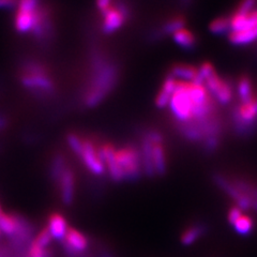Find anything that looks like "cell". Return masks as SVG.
Returning <instances> with one entry per match:
<instances>
[{"label": "cell", "mask_w": 257, "mask_h": 257, "mask_svg": "<svg viewBox=\"0 0 257 257\" xmlns=\"http://www.w3.org/2000/svg\"><path fill=\"white\" fill-rule=\"evenodd\" d=\"M242 214H243V210H242V209L239 208L237 205H235V206H232V207L229 208L228 213H227V220H228V222H229L231 225H234L235 222H236Z\"/></svg>", "instance_id": "cell-30"}, {"label": "cell", "mask_w": 257, "mask_h": 257, "mask_svg": "<svg viewBox=\"0 0 257 257\" xmlns=\"http://www.w3.org/2000/svg\"><path fill=\"white\" fill-rule=\"evenodd\" d=\"M205 230L206 228L203 225H193V226H190L182 232V235L180 237L182 244L190 245L193 242H195V241L204 234Z\"/></svg>", "instance_id": "cell-21"}, {"label": "cell", "mask_w": 257, "mask_h": 257, "mask_svg": "<svg viewBox=\"0 0 257 257\" xmlns=\"http://www.w3.org/2000/svg\"><path fill=\"white\" fill-rule=\"evenodd\" d=\"M58 184L60 187L62 202L66 205H71L72 202H73L75 192V175L71 168L67 167V170L62 174Z\"/></svg>", "instance_id": "cell-10"}, {"label": "cell", "mask_w": 257, "mask_h": 257, "mask_svg": "<svg viewBox=\"0 0 257 257\" xmlns=\"http://www.w3.org/2000/svg\"><path fill=\"white\" fill-rule=\"evenodd\" d=\"M170 106L174 119L178 123L193 121L194 114V102L189 92L188 82H177L176 89L170 102Z\"/></svg>", "instance_id": "cell-3"}, {"label": "cell", "mask_w": 257, "mask_h": 257, "mask_svg": "<svg viewBox=\"0 0 257 257\" xmlns=\"http://www.w3.org/2000/svg\"><path fill=\"white\" fill-rule=\"evenodd\" d=\"M234 226L235 230L238 232L239 235L246 236L250 234V232L254 228V221L251 218L250 215L247 214H242L240 218L235 222V224L232 225Z\"/></svg>", "instance_id": "cell-24"}, {"label": "cell", "mask_w": 257, "mask_h": 257, "mask_svg": "<svg viewBox=\"0 0 257 257\" xmlns=\"http://www.w3.org/2000/svg\"><path fill=\"white\" fill-rule=\"evenodd\" d=\"M102 31L110 35L121 28L130 18V10L125 4L117 3L102 12Z\"/></svg>", "instance_id": "cell-6"}, {"label": "cell", "mask_w": 257, "mask_h": 257, "mask_svg": "<svg viewBox=\"0 0 257 257\" xmlns=\"http://www.w3.org/2000/svg\"><path fill=\"white\" fill-rule=\"evenodd\" d=\"M176 86H177L176 78H174L171 74L167 77H165L163 85L161 86V89L159 90L156 98V105L159 108H163L170 104L174 91L176 89Z\"/></svg>", "instance_id": "cell-13"}, {"label": "cell", "mask_w": 257, "mask_h": 257, "mask_svg": "<svg viewBox=\"0 0 257 257\" xmlns=\"http://www.w3.org/2000/svg\"><path fill=\"white\" fill-rule=\"evenodd\" d=\"M111 0H96V7L101 12H104L110 7Z\"/></svg>", "instance_id": "cell-32"}, {"label": "cell", "mask_w": 257, "mask_h": 257, "mask_svg": "<svg viewBox=\"0 0 257 257\" xmlns=\"http://www.w3.org/2000/svg\"><path fill=\"white\" fill-rule=\"evenodd\" d=\"M29 257H48V253L44 247L40 246L36 241H34L30 245Z\"/></svg>", "instance_id": "cell-29"}, {"label": "cell", "mask_w": 257, "mask_h": 257, "mask_svg": "<svg viewBox=\"0 0 257 257\" xmlns=\"http://www.w3.org/2000/svg\"><path fill=\"white\" fill-rule=\"evenodd\" d=\"M252 208H253V209H255V210L257 211V202H254V203H253V206H252Z\"/></svg>", "instance_id": "cell-33"}, {"label": "cell", "mask_w": 257, "mask_h": 257, "mask_svg": "<svg viewBox=\"0 0 257 257\" xmlns=\"http://www.w3.org/2000/svg\"><path fill=\"white\" fill-rule=\"evenodd\" d=\"M115 160L123 180H136L142 175V157L141 152L133 145H125L115 151Z\"/></svg>", "instance_id": "cell-4"}, {"label": "cell", "mask_w": 257, "mask_h": 257, "mask_svg": "<svg viewBox=\"0 0 257 257\" xmlns=\"http://www.w3.org/2000/svg\"><path fill=\"white\" fill-rule=\"evenodd\" d=\"M48 229L51 231L52 237L63 240L67 234V221L60 213H53L48 219Z\"/></svg>", "instance_id": "cell-15"}, {"label": "cell", "mask_w": 257, "mask_h": 257, "mask_svg": "<svg viewBox=\"0 0 257 257\" xmlns=\"http://www.w3.org/2000/svg\"><path fill=\"white\" fill-rule=\"evenodd\" d=\"M147 138L152 142V162L156 175H164L167 170V160H166V151L163 144V135L161 132L149 128L144 133Z\"/></svg>", "instance_id": "cell-8"}, {"label": "cell", "mask_w": 257, "mask_h": 257, "mask_svg": "<svg viewBox=\"0 0 257 257\" xmlns=\"http://www.w3.org/2000/svg\"><path fill=\"white\" fill-rule=\"evenodd\" d=\"M51 240H52L51 231H50V229H48V227H46L41 232H40V234L38 235V237H37V239L35 241L40 246L45 247L47 244H50Z\"/></svg>", "instance_id": "cell-28"}, {"label": "cell", "mask_w": 257, "mask_h": 257, "mask_svg": "<svg viewBox=\"0 0 257 257\" xmlns=\"http://www.w3.org/2000/svg\"><path fill=\"white\" fill-rule=\"evenodd\" d=\"M204 85L214 101L222 105H227L231 102L232 95H234L232 86L228 80L222 78L216 72L205 80Z\"/></svg>", "instance_id": "cell-7"}, {"label": "cell", "mask_w": 257, "mask_h": 257, "mask_svg": "<svg viewBox=\"0 0 257 257\" xmlns=\"http://www.w3.org/2000/svg\"><path fill=\"white\" fill-rule=\"evenodd\" d=\"M186 24L187 21L184 16H174V18H171L170 20L164 22L163 25L154 32V38H162L167 35H174L177 31L183 29L184 26H186Z\"/></svg>", "instance_id": "cell-14"}, {"label": "cell", "mask_w": 257, "mask_h": 257, "mask_svg": "<svg viewBox=\"0 0 257 257\" xmlns=\"http://www.w3.org/2000/svg\"><path fill=\"white\" fill-rule=\"evenodd\" d=\"M170 74L174 78L186 79L188 82H194L203 84L202 78L199 75L198 68L188 63H176L172 67Z\"/></svg>", "instance_id": "cell-12"}, {"label": "cell", "mask_w": 257, "mask_h": 257, "mask_svg": "<svg viewBox=\"0 0 257 257\" xmlns=\"http://www.w3.org/2000/svg\"><path fill=\"white\" fill-rule=\"evenodd\" d=\"M67 161L64 159V157L60 154L56 155L53 158L52 161V165H51V176L54 181L59 182L62 174L64 171L67 170Z\"/></svg>", "instance_id": "cell-23"}, {"label": "cell", "mask_w": 257, "mask_h": 257, "mask_svg": "<svg viewBox=\"0 0 257 257\" xmlns=\"http://www.w3.org/2000/svg\"><path fill=\"white\" fill-rule=\"evenodd\" d=\"M21 83L27 90L40 96L53 94L56 88L48 69L42 62L35 60H28L23 64Z\"/></svg>", "instance_id": "cell-2"}, {"label": "cell", "mask_w": 257, "mask_h": 257, "mask_svg": "<svg viewBox=\"0 0 257 257\" xmlns=\"http://www.w3.org/2000/svg\"><path fill=\"white\" fill-rule=\"evenodd\" d=\"M61 241H64V242L77 253L86 250L88 245L87 238L82 234V232L72 227L68 228L64 239Z\"/></svg>", "instance_id": "cell-16"}, {"label": "cell", "mask_w": 257, "mask_h": 257, "mask_svg": "<svg viewBox=\"0 0 257 257\" xmlns=\"http://www.w3.org/2000/svg\"><path fill=\"white\" fill-rule=\"evenodd\" d=\"M175 43L178 44L183 50H194L197 45V37L187 28H183L173 35Z\"/></svg>", "instance_id": "cell-18"}, {"label": "cell", "mask_w": 257, "mask_h": 257, "mask_svg": "<svg viewBox=\"0 0 257 257\" xmlns=\"http://www.w3.org/2000/svg\"><path fill=\"white\" fill-rule=\"evenodd\" d=\"M106 257H109V256H106Z\"/></svg>", "instance_id": "cell-34"}, {"label": "cell", "mask_w": 257, "mask_h": 257, "mask_svg": "<svg viewBox=\"0 0 257 257\" xmlns=\"http://www.w3.org/2000/svg\"><path fill=\"white\" fill-rule=\"evenodd\" d=\"M39 9L34 12L16 10L14 16V27L16 31L20 32V34H28V32L31 34L36 26Z\"/></svg>", "instance_id": "cell-11"}, {"label": "cell", "mask_w": 257, "mask_h": 257, "mask_svg": "<svg viewBox=\"0 0 257 257\" xmlns=\"http://www.w3.org/2000/svg\"><path fill=\"white\" fill-rule=\"evenodd\" d=\"M41 7V0H19L16 9L34 12Z\"/></svg>", "instance_id": "cell-26"}, {"label": "cell", "mask_w": 257, "mask_h": 257, "mask_svg": "<svg viewBox=\"0 0 257 257\" xmlns=\"http://www.w3.org/2000/svg\"><path fill=\"white\" fill-rule=\"evenodd\" d=\"M19 0H0V9H12L18 7Z\"/></svg>", "instance_id": "cell-31"}, {"label": "cell", "mask_w": 257, "mask_h": 257, "mask_svg": "<svg viewBox=\"0 0 257 257\" xmlns=\"http://www.w3.org/2000/svg\"><path fill=\"white\" fill-rule=\"evenodd\" d=\"M79 159L83 161L87 170L93 175L101 176L105 172V165L100 157L99 148H96L91 139H84L83 152Z\"/></svg>", "instance_id": "cell-9"}, {"label": "cell", "mask_w": 257, "mask_h": 257, "mask_svg": "<svg viewBox=\"0 0 257 257\" xmlns=\"http://www.w3.org/2000/svg\"><path fill=\"white\" fill-rule=\"evenodd\" d=\"M257 4V0H241L239 6L234 13L241 14V15H246L253 12L254 8Z\"/></svg>", "instance_id": "cell-27"}, {"label": "cell", "mask_w": 257, "mask_h": 257, "mask_svg": "<svg viewBox=\"0 0 257 257\" xmlns=\"http://www.w3.org/2000/svg\"><path fill=\"white\" fill-rule=\"evenodd\" d=\"M228 39L229 42L235 45L250 44L257 40V27L239 31H230L228 34Z\"/></svg>", "instance_id": "cell-17"}, {"label": "cell", "mask_w": 257, "mask_h": 257, "mask_svg": "<svg viewBox=\"0 0 257 257\" xmlns=\"http://www.w3.org/2000/svg\"><path fill=\"white\" fill-rule=\"evenodd\" d=\"M67 142L71 150L79 158L83 152V146H84V139L74 132H71L67 135Z\"/></svg>", "instance_id": "cell-25"}, {"label": "cell", "mask_w": 257, "mask_h": 257, "mask_svg": "<svg viewBox=\"0 0 257 257\" xmlns=\"http://www.w3.org/2000/svg\"><path fill=\"white\" fill-rule=\"evenodd\" d=\"M209 30L213 35H224L229 34L230 28V16H220V18L213 20L210 25H209Z\"/></svg>", "instance_id": "cell-22"}, {"label": "cell", "mask_w": 257, "mask_h": 257, "mask_svg": "<svg viewBox=\"0 0 257 257\" xmlns=\"http://www.w3.org/2000/svg\"><path fill=\"white\" fill-rule=\"evenodd\" d=\"M236 88L240 103H245L247 101H250L255 95L252 80L247 75H241L238 78Z\"/></svg>", "instance_id": "cell-19"}, {"label": "cell", "mask_w": 257, "mask_h": 257, "mask_svg": "<svg viewBox=\"0 0 257 257\" xmlns=\"http://www.w3.org/2000/svg\"><path fill=\"white\" fill-rule=\"evenodd\" d=\"M119 70L105 55L95 52L90 59V75L83 94V103L87 107H94L114 89L117 85Z\"/></svg>", "instance_id": "cell-1"}, {"label": "cell", "mask_w": 257, "mask_h": 257, "mask_svg": "<svg viewBox=\"0 0 257 257\" xmlns=\"http://www.w3.org/2000/svg\"><path fill=\"white\" fill-rule=\"evenodd\" d=\"M22 229L21 224L14 216L0 212V231L7 235H14Z\"/></svg>", "instance_id": "cell-20"}, {"label": "cell", "mask_w": 257, "mask_h": 257, "mask_svg": "<svg viewBox=\"0 0 257 257\" xmlns=\"http://www.w3.org/2000/svg\"><path fill=\"white\" fill-rule=\"evenodd\" d=\"M232 121L238 134H248L257 124V95L245 103H239L232 110Z\"/></svg>", "instance_id": "cell-5"}]
</instances>
